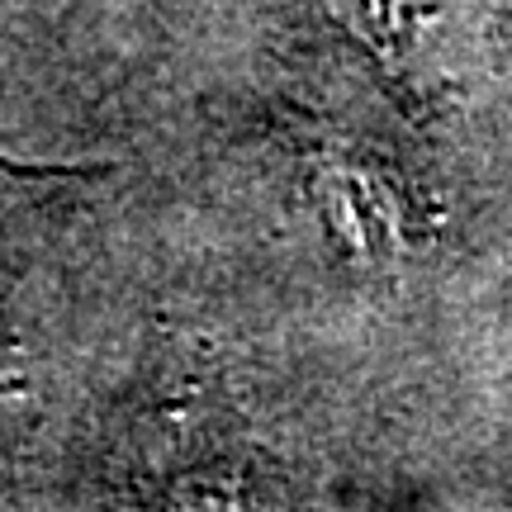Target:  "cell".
I'll list each match as a JSON object with an SVG mask.
<instances>
[{"label":"cell","mask_w":512,"mask_h":512,"mask_svg":"<svg viewBox=\"0 0 512 512\" xmlns=\"http://www.w3.org/2000/svg\"><path fill=\"white\" fill-rule=\"evenodd\" d=\"M0 171H10V176H91V171H100V166H29V162L0 157Z\"/></svg>","instance_id":"6da1fadb"}]
</instances>
